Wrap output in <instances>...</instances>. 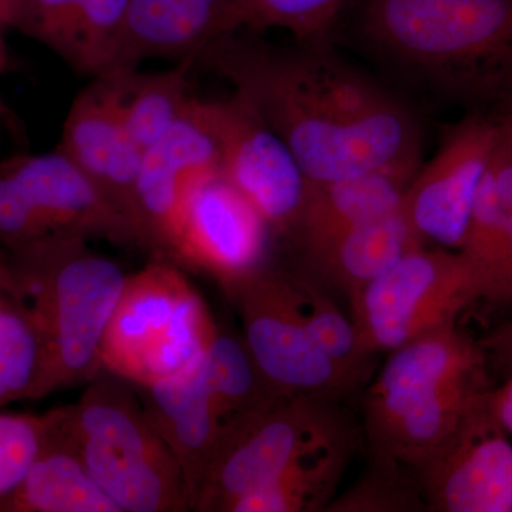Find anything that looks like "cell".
<instances>
[{"mask_svg": "<svg viewBox=\"0 0 512 512\" xmlns=\"http://www.w3.org/2000/svg\"><path fill=\"white\" fill-rule=\"evenodd\" d=\"M272 232L221 173L188 195L167 261L204 272L228 292L265 269Z\"/></svg>", "mask_w": 512, "mask_h": 512, "instance_id": "14", "label": "cell"}, {"mask_svg": "<svg viewBox=\"0 0 512 512\" xmlns=\"http://www.w3.org/2000/svg\"><path fill=\"white\" fill-rule=\"evenodd\" d=\"M217 329L181 266L156 259L127 276L101 343V365L146 386L197 362Z\"/></svg>", "mask_w": 512, "mask_h": 512, "instance_id": "6", "label": "cell"}, {"mask_svg": "<svg viewBox=\"0 0 512 512\" xmlns=\"http://www.w3.org/2000/svg\"><path fill=\"white\" fill-rule=\"evenodd\" d=\"M42 366L35 318L0 261V407L33 400Z\"/></svg>", "mask_w": 512, "mask_h": 512, "instance_id": "25", "label": "cell"}, {"mask_svg": "<svg viewBox=\"0 0 512 512\" xmlns=\"http://www.w3.org/2000/svg\"><path fill=\"white\" fill-rule=\"evenodd\" d=\"M497 117L501 120V123L504 124V127L507 128L508 133H510L512 137V107Z\"/></svg>", "mask_w": 512, "mask_h": 512, "instance_id": "38", "label": "cell"}, {"mask_svg": "<svg viewBox=\"0 0 512 512\" xmlns=\"http://www.w3.org/2000/svg\"><path fill=\"white\" fill-rule=\"evenodd\" d=\"M349 298L360 343L375 355L454 325L481 289L460 252L421 247Z\"/></svg>", "mask_w": 512, "mask_h": 512, "instance_id": "9", "label": "cell"}, {"mask_svg": "<svg viewBox=\"0 0 512 512\" xmlns=\"http://www.w3.org/2000/svg\"><path fill=\"white\" fill-rule=\"evenodd\" d=\"M136 389L148 419L183 471L190 510L194 511L224 429L220 409L202 375L200 359L177 375Z\"/></svg>", "mask_w": 512, "mask_h": 512, "instance_id": "17", "label": "cell"}, {"mask_svg": "<svg viewBox=\"0 0 512 512\" xmlns=\"http://www.w3.org/2000/svg\"><path fill=\"white\" fill-rule=\"evenodd\" d=\"M200 101L220 151L222 177L251 202L272 234L291 239L309 190L291 150L237 94Z\"/></svg>", "mask_w": 512, "mask_h": 512, "instance_id": "11", "label": "cell"}, {"mask_svg": "<svg viewBox=\"0 0 512 512\" xmlns=\"http://www.w3.org/2000/svg\"><path fill=\"white\" fill-rule=\"evenodd\" d=\"M488 389L487 355L456 323L393 350L363 404L370 450L416 466Z\"/></svg>", "mask_w": 512, "mask_h": 512, "instance_id": "4", "label": "cell"}, {"mask_svg": "<svg viewBox=\"0 0 512 512\" xmlns=\"http://www.w3.org/2000/svg\"><path fill=\"white\" fill-rule=\"evenodd\" d=\"M345 0H232L220 36L231 32L286 30L302 42L318 40Z\"/></svg>", "mask_w": 512, "mask_h": 512, "instance_id": "26", "label": "cell"}, {"mask_svg": "<svg viewBox=\"0 0 512 512\" xmlns=\"http://www.w3.org/2000/svg\"><path fill=\"white\" fill-rule=\"evenodd\" d=\"M485 355L493 357L498 365L508 370V376L512 375V320L498 326L485 338L478 340Z\"/></svg>", "mask_w": 512, "mask_h": 512, "instance_id": "33", "label": "cell"}, {"mask_svg": "<svg viewBox=\"0 0 512 512\" xmlns=\"http://www.w3.org/2000/svg\"><path fill=\"white\" fill-rule=\"evenodd\" d=\"M419 163L389 165L330 183L309 184L292 241L312 251L342 232L396 211Z\"/></svg>", "mask_w": 512, "mask_h": 512, "instance_id": "19", "label": "cell"}, {"mask_svg": "<svg viewBox=\"0 0 512 512\" xmlns=\"http://www.w3.org/2000/svg\"><path fill=\"white\" fill-rule=\"evenodd\" d=\"M56 235L144 249L136 225L59 148L0 160V244L20 247Z\"/></svg>", "mask_w": 512, "mask_h": 512, "instance_id": "8", "label": "cell"}, {"mask_svg": "<svg viewBox=\"0 0 512 512\" xmlns=\"http://www.w3.org/2000/svg\"><path fill=\"white\" fill-rule=\"evenodd\" d=\"M487 403L507 433L512 436V375L497 389H488Z\"/></svg>", "mask_w": 512, "mask_h": 512, "instance_id": "34", "label": "cell"}, {"mask_svg": "<svg viewBox=\"0 0 512 512\" xmlns=\"http://www.w3.org/2000/svg\"><path fill=\"white\" fill-rule=\"evenodd\" d=\"M421 247L424 242L410 227L400 205L382 218L342 232L305 256L313 271L350 296Z\"/></svg>", "mask_w": 512, "mask_h": 512, "instance_id": "21", "label": "cell"}, {"mask_svg": "<svg viewBox=\"0 0 512 512\" xmlns=\"http://www.w3.org/2000/svg\"><path fill=\"white\" fill-rule=\"evenodd\" d=\"M232 0H130L106 74L133 72L146 60L194 59L220 36ZM99 77V76H97Z\"/></svg>", "mask_w": 512, "mask_h": 512, "instance_id": "18", "label": "cell"}, {"mask_svg": "<svg viewBox=\"0 0 512 512\" xmlns=\"http://www.w3.org/2000/svg\"><path fill=\"white\" fill-rule=\"evenodd\" d=\"M501 121L470 113L451 128L436 156L419 168L404 192L402 211L426 244L458 251L498 141Z\"/></svg>", "mask_w": 512, "mask_h": 512, "instance_id": "13", "label": "cell"}, {"mask_svg": "<svg viewBox=\"0 0 512 512\" xmlns=\"http://www.w3.org/2000/svg\"><path fill=\"white\" fill-rule=\"evenodd\" d=\"M16 0H0V32L12 29L13 9Z\"/></svg>", "mask_w": 512, "mask_h": 512, "instance_id": "36", "label": "cell"}, {"mask_svg": "<svg viewBox=\"0 0 512 512\" xmlns=\"http://www.w3.org/2000/svg\"><path fill=\"white\" fill-rule=\"evenodd\" d=\"M10 64L8 46L5 42V33L0 32V74L8 72Z\"/></svg>", "mask_w": 512, "mask_h": 512, "instance_id": "37", "label": "cell"}, {"mask_svg": "<svg viewBox=\"0 0 512 512\" xmlns=\"http://www.w3.org/2000/svg\"><path fill=\"white\" fill-rule=\"evenodd\" d=\"M60 419L62 407L55 409L45 446L28 476L0 512H120L94 483Z\"/></svg>", "mask_w": 512, "mask_h": 512, "instance_id": "20", "label": "cell"}, {"mask_svg": "<svg viewBox=\"0 0 512 512\" xmlns=\"http://www.w3.org/2000/svg\"><path fill=\"white\" fill-rule=\"evenodd\" d=\"M478 394L456 429L410 468L433 512H512L510 434Z\"/></svg>", "mask_w": 512, "mask_h": 512, "instance_id": "12", "label": "cell"}, {"mask_svg": "<svg viewBox=\"0 0 512 512\" xmlns=\"http://www.w3.org/2000/svg\"><path fill=\"white\" fill-rule=\"evenodd\" d=\"M89 241L56 235L0 251L42 339V375L33 400L87 384L103 367L101 343L128 275Z\"/></svg>", "mask_w": 512, "mask_h": 512, "instance_id": "3", "label": "cell"}, {"mask_svg": "<svg viewBox=\"0 0 512 512\" xmlns=\"http://www.w3.org/2000/svg\"><path fill=\"white\" fill-rule=\"evenodd\" d=\"M16 127H18V117L13 113L12 107L9 106L3 94L0 93V131H2L3 128Z\"/></svg>", "mask_w": 512, "mask_h": 512, "instance_id": "35", "label": "cell"}, {"mask_svg": "<svg viewBox=\"0 0 512 512\" xmlns=\"http://www.w3.org/2000/svg\"><path fill=\"white\" fill-rule=\"evenodd\" d=\"M356 437L340 400L328 397H284L261 412L229 421L194 511L225 512L299 461Z\"/></svg>", "mask_w": 512, "mask_h": 512, "instance_id": "7", "label": "cell"}, {"mask_svg": "<svg viewBox=\"0 0 512 512\" xmlns=\"http://www.w3.org/2000/svg\"><path fill=\"white\" fill-rule=\"evenodd\" d=\"M328 512L427 511L419 481L406 464L382 451L370 450L362 476L342 495L333 498Z\"/></svg>", "mask_w": 512, "mask_h": 512, "instance_id": "27", "label": "cell"}, {"mask_svg": "<svg viewBox=\"0 0 512 512\" xmlns=\"http://www.w3.org/2000/svg\"><path fill=\"white\" fill-rule=\"evenodd\" d=\"M227 293L237 305L245 345L279 396L340 400L360 383L312 338L296 311L288 272L266 266Z\"/></svg>", "mask_w": 512, "mask_h": 512, "instance_id": "10", "label": "cell"}, {"mask_svg": "<svg viewBox=\"0 0 512 512\" xmlns=\"http://www.w3.org/2000/svg\"><path fill=\"white\" fill-rule=\"evenodd\" d=\"M59 150L136 225L134 192L144 151L124 121L116 77H93L77 94L64 120Z\"/></svg>", "mask_w": 512, "mask_h": 512, "instance_id": "16", "label": "cell"}, {"mask_svg": "<svg viewBox=\"0 0 512 512\" xmlns=\"http://www.w3.org/2000/svg\"><path fill=\"white\" fill-rule=\"evenodd\" d=\"M356 439L320 450L286 470L272 483L238 498L225 512H318L325 511L350 458Z\"/></svg>", "mask_w": 512, "mask_h": 512, "instance_id": "22", "label": "cell"}, {"mask_svg": "<svg viewBox=\"0 0 512 512\" xmlns=\"http://www.w3.org/2000/svg\"><path fill=\"white\" fill-rule=\"evenodd\" d=\"M490 171L495 187L494 269L487 301L512 305V137L503 123Z\"/></svg>", "mask_w": 512, "mask_h": 512, "instance_id": "30", "label": "cell"}, {"mask_svg": "<svg viewBox=\"0 0 512 512\" xmlns=\"http://www.w3.org/2000/svg\"><path fill=\"white\" fill-rule=\"evenodd\" d=\"M130 0H80L76 19L62 52L77 72L101 76L126 20Z\"/></svg>", "mask_w": 512, "mask_h": 512, "instance_id": "29", "label": "cell"}, {"mask_svg": "<svg viewBox=\"0 0 512 512\" xmlns=\"http://www.w3.org/2000/svg\"><path fill=\"white\" fill-rule=\"evenodd\" d=\"M289 281L296 311L319 348L362 382L372 355L363 349L352 320L305 279L289 274Z\"/></svg>", "mask_w": 512, "mask_h": 512, "instance_id": "28", "label": "cell"}, {"mask_svg": "<svg viewBox=\"0 0 512 512\" xmlns=\"http://www.w3.org/2000/svg\"><path fill=\"white\" fill-rule=\"evenodd\" d=\"M55 409L45 414L0 413V505L23 483L45 446Z\"/></svg>", "mask_w": 512, "mask_h": 512, "instance_id": "31", "label": "cell"}, {"mask_svg": "<svg viewBox=\"0 0 512 512\" xmlns=\"http://www.w3.org/2000/svg\"><path fill=\"white\" fill-rule=\"evenodd\" d=\"M220 173V151L201 101L192 96L181 119L144 150L134 192V222L144 251L167 261L188 195Z\"/></svg>", "mask_w": 512, "mask_h": 512, "instance_id": "15", "label": "cell"}, {"mask_svg": "<svg viewBox=\"0 0 512 512\" xmlns=\"http://www.w3.org/2000/svg\"><path fill=\"white\" fill-rule=\"evenodd\" d=\"M194 64V59H184L163 72L111 74L119 84L124 121L141 150L167 134L187 110L192 99L188 76Z\"/></svg>", "mask_w": 512, "mask_h": 512, "instance_id": "23", "label": "cell"}, {"mask_svg": "<svg viewBox=\"0 0 512 512\" xmlns=\"http://www.w3.org/2000/svg\"><path fill=\"white\" fill-rule=\"evenodd\" d=\"M360 30L397 70L470 113L512 107V0H365Z\"/></svg>", "mask_w": 512, "mask_h": 512, "instance_id": "2", "label": "cell"}, {"mask_svg": "<svg viewBox=\"0 0 512 512\" xmlns=\"http://www.w3.org/2000/svg\"><path fill=\"white\" fill-rule=\"evenodd\" d=\"M80 0H16L12 29L62 55Z\"/></svg>", "mask_w": 512, "mask_h": 512, "instance_id": "32", "label": "cell"}, {"mask_svg": "<svg viewBox=\"0 0 512 512\" xmlns=\"http://www.w3.org/2000/svg\"><path fill=\"white\" fill-rule=\"evenodd\" d=\"M60 424L120 512L191 511L183 471L133 383L101 367L77 403L62 407Z\"/></svg>", "mask_w": 512, "mask_h": 512, "instance_id": "5", "label": "cell"}, {"mask_svg": "<svg viewBox=\"0 0 512 512\" xmlns=\"http://www.w3.org/2000/svg\"><path fill=\"white\" fill-rule=\"evenodd\" d=\"M198 62L228 79L285 141L309 184L419 163V128L409 110L318 49H279L231 32L208 43Z\"/></svg>", "mask_w": 512, "mask_h": 512, "instance_id": "1", "label": "cell"}, {"mask_svg": "<svg viewBox=\"0 0 512 512\" xmlns=\"http://www.w3.org/2000/svg\"><path fill=\"white\" fill-rule=\"evenodd\" d=\"M202 375L224 424L284 399L269 386L244 339L217 329L200 357Z\"/></svg>", "mask_w": 512, "mask_h": 512, "instance_id": "24", "label": "cell"}]
</instances>
